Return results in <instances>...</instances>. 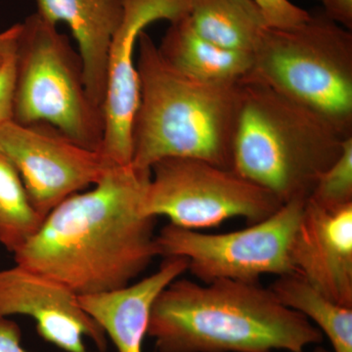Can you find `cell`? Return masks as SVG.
Wrapping results in <instances>:
<instances>
[{
  "mask_svg": "<svg viewBox=\"0 0 352 352\" xmlns=\"http://www.w3.org/2000/svg\"><path fill=\"white\" fill-rule=\"evenodd\" d=\"M150 179L151 170L115 164L94 188L51 210L38 232L14 254L16 264L78 296L129 286L160 256L157 219L142 212Z\"/></svg>",
  "mask_w": 352,
  "mask_h": 352,
  "instance_id": "obj_1",
  "label": "cell"
},
{
  "mask_svg": "<svg viewBox=\"0 0 352 352\" xmlns=\"http://www.w3.org/2000/svg\"><path fill=\"white\" fill-rule=\"evenodd\" d=\"M147 336L157 352H305L324 339L259 283L178 278L153 303Z\"/></svg>",
  "mask_w": 352,
  "mask_h": 352,
  "instance_id": "obj_2",
  "label": "cell"
},
{
  "mask_svg": "<svg viewBox=\"0 0 352 352\" xmlns=\"http://www.w3.org/2000/svg\"><path fill=\"white\" fill-rule=\"evenodd\" d=\"M138 43L140 100L132 122V166L150 170L166 157H191L232 168L241 82H204L176 71L144 31Z\"/></svg>",
  "mask_w": 352,
  "mask_h": 352,
  "instance_id": "obj_3",
  "label": "cell"
},
{
  "mask_svg": "<svg viewBox=\"0 0 352 352\" xmlns=\"http://www.w3.org/2000/svg\"><path fill=\"white\" fill-rule=\"evenodd\" d=\"M344 141L308 109L263 83L247 78L241 82L232 170L282 204L307 201L342 154Z\"/></svg>",
  "mask_w": 352,
  "mask_h": 352,
  "instance_id": "obj_4",
  "label": "cell"
},
{
  "mask_svg": "<svg viewBox=\"0 0 352 352\" xmlns=\"http://www.w3.org/2000/svg\"><path fill=\"white\" fill-rule=\"evenodd\" d=\"M352 138V32L325 15L289 29L266 28L247 76Z\"/></svg>",
  "mask_w": 352,
  "mask_h": 352,
  "instance_id": "obj_5",
  "label": "cell"
},
{
  "mask_svg": "<svg viewBox=\"0 0 352 352\" xmlns=\"http://www.w3.org/2000/svg\"><path fill=\"white\" fill-rule=\"evenodd\" d=\"M14 73V122L50 124L76 144L101 152L104 112L88 94L80 53L36 12L20 23Z\"/></svg>",
  "mask_w": 352,
  "mask_h": 352,
  "instance_id": "obj_6",
  "label": "cell"
},
{
  "mask_svg": "<svg viewBox=\"0 0 352 352\" xmlns=\"http://www.w3.org/2000/svg\"><path fill=\"white\" fill-rule=\"evenodd\" d=\"M142 203L145 217L196 230L241 217L248 224L268 219L283 204L232 168L203 160L166 157L151 166Z\"/></svg>",
  "mask_w": 352,
  "mask_h": 352,
  "instance_id": "obj_7",
  "label": "cell"
},
{
  "mask_svg": "<svg viewBox=\"0 0 352 352\" xmlns=\"http://www.w3.org/2000/svg\"><path fill=\"white\" fill-rule=\"evenodd\" d=\"M305 201L283 204L268 219L233 232L204 234L168 223L156 237L160 256L188 259V270L204 284L258 283L263 275L295 272L292 244Z\"/></svg>",
  "mask_w": 352,
  "mask_h": 352,
  "instance_id": "obj_8",
  "label": "cell"
},
{
  "mask_svg": "<svg viewBox=\"0 0 352 352\" xmlns=\"http://www.w3.org/2000/svg\"><path fill=\"white\" fill-rule=\"evenodd\" d=\"M0 153L18 171L32 205L44 219L69 196L96 184L116 164L44 122L11 120L0 124Z\"/></svg>",
  "mask_w": 352,
  "mask_h": 352,
  "instance_id": "obj_9",
  "label": "cell"
},
{
  "mask_svg": "<svg viewBox=\"0 0 352 352\" xmlns=\"http://www.w3.org/2000/svg\"><path fill=\"white\" fill-rule=\"evenodd\" d=\"M124 18L108 52L105 120L101 153L113 164H131V129L140 100L135 63L138 36L157 20L170 23L188 15L190 0H122Z\"/></svg>",
  "mask_w": 352,
  "mask_h": 352,
  "instance_id": "obj_10",
  "label": "cell"
},
{
  "mask_svg": "<svg viewBox=\"0 0 352 352\" xmlns=\"http://www.w3.org/2000/svg\"><path fill=\"white\" fill-rule=\"evenodd\" d=\"M25 315L65 352H105L107 336L64 285L23 266L0 270V318Z\"/></svg>",
  "mask_w": 352,
  "mask_h": 352,
  "instance_id": "obj_11",
  "label": "cell"
},
{
  "mask_svg": "<svg viewBox=\"0 0 352 352\" xmlns=\"http://www.w3.org/2000/svg\"><path fill=\"white\" fill-rule=\"evenodd\" d=\"M291 261L295 272L322 295L352 307V204L326 210L307 200Z\"/></svg>",
  "mask_w": 352,
  "mask_h": 352,
  "instance_id": "obj_12",
  "label": "cell"
},
{
  "mask_svg": "<svg viewBox=\"0 0 352 352\" xmlns=\"http://www.w3.org/2000/svg\"><path fill=\"white\" fill-rule=\"evenodd\" d=\"M164 258L159 270L138 283L78 296L80 307L110 338L118 352H143L153 303L166 286L188 270L187 258Z\"/></svg>",
  "mask_w": 352,
  "mask_h": 352,
  "instance_id": "obj_13",
  "label": "cell"
},
{
  "mask_svg": "<svg viewBox=\"0 0 352 352\" xmlns=\"http://www.w3.org/2000/svg\"><path fill=\"white\" fill-rule=\"evenodd\" d=\"M36 13L50 24L65 23L82 60L85 87L103 110L108 52L124 18L122 0H36Z\"/></svg>",
  "mask_w": 352,
  "mask_h": 352,
  "instance_id": "obj_14",
  "label": "cell"
},
{
  "mask_svg": "<svg viewBox=\"0 0 352 352\" xmlns=\"http://www.w3.org/2000/svg\"><path fill=\"white\" fill-rule=\"evenodd\" d=\"M157 50L176 71L204 82H240L252 68V52L210 43L193 29L188 15L170 23Z\"/></svg>",
  "mask_w": 352,
  "mask_h": 352,
  "instance_id": "obj_15",
  "label": "cell"
},
{
  "mask_svg": "<svg viewBox=\"0 0 352 352\" xmlns=\"http://www.w3.org/2000/svg\"><path fill=\"white\" fill-rule=\"evenodd\" d=\"M188 19L210 43L244 52L252 53L268 28L252 0H190Z\"/></svg>",
  "mask_w": 352,
  "mask_h": 352,
  "instance_id": "obj_16",
  "label": "cell"
},
{
  "mask_svg": "<svg viewBox=\"0 0 352 352\" xmlns=\"http://www.w3.org/2000/svg\"><path fill=\"white\" fill-rule=\"evenodd\" d=\"M270 288L282 305L316 324L333 352H352V307L329 300L296 272L278 276Z\"/></svg>",
  "mask_w": 352,
  "mask_h": 352,
  "instance_id": "obj_17",
  "label": "cell"
},
{
  "mask_svg": "<svg viewBox=\"0 0 352 352\" xmlns=\"http://www.w3.org/2000/svg\"><path fill=\"white\" fill-rule=\"evenodd\" d=\"M44 219L32 205L19 173L0 153V244L16 254L38 232Z\"/></svg>",
  "mask_w": 352,
  "mask_h": 352,
  "instance_id": "obj_18",
  "label": "cell"
},
{
  "mask_svg": "<svg viewBox=\"0 0 352 352\" xmlns=\"http://www.w3.org/2000/svg\"><path fill=\"white\" fill-rule=\"evenodd\" d=\"M308 201L326 210L352 204V138L346 139L342 154L319 177Z\"/></svg>",
  "mask_w": 352,
  "mask_h": 352,
  "instance_id": "obj_19",
  "label": "cell"
},
{
  "mask_svg": "<svg viewBox=\"0 0 352 352\" xmlns=\"http://www.w3.org/2000/svg\"><path fill=\"white\" fill-rule=\"evenodd\" d=\"M263 14L266 25L272 29H289L307 22L311 15L289 0H252Z\"/></svg>",
  "mask_w": 352,
  "mask_h": 352,
  "instance_id": "obj_20",
  "label": "cell"
},
{
  "mask_svg": "<svg viewBox=\"0 0 352 352\" xmlns=\"http://www.w3.org/2000/svg\"><path fill=\"white\" fill-rule=\"evenodd\" d=\"M14 76L13 54L0 69V124L12 120Z\"/></svg>",
  "mask_w": 352,
  "mask_h": 352,
  "instance_id": "obj_21",
  "label": "cell"
},
{
  "mask_svg": "<svg viewBox=\"0 0 352 352\" xmlns=\"http://www.w3.org/2000/svg\"><path fill=\"white\" fill-rule=\"evenodd\" d=\"M21 340L19 325L7 317L0 318V352H30L22 346Z\"/></svg>",
  "mask_w": 352,
  "mask_h": 352,
  "instance_id": "obj_22",
  "label": "cell"
},
{
  "mask_svg": "<svg viewBox=\"0 0 352 352\" xmlns=\"http://www.w3.org/2000/svg\"><path fill=\"white\" fill-rule=\"evenodd\" d=\"M325 9L324 15L342 27L352 30V0H319Z\"/></svg>",
  "mask_w": 352,
  "mask_h": 352,
  "instance_id": "obj_23",
  "label": "cell"
},
{
  "mask_svg": "<svg viewBox=\"0 0 352 352\" xmlns=\"http://www.w3.org/2000/svg\"><path fill=\"white\" fill-rule=\"evenodd\" d=\"M20 31V23L11 25L0 32V69L6 65L15 52L16 39Z\"/></svg>",
  "mask_w": 352,
  "mask_h": 352,
  "instance_id": "obj_24",
  "label": "cell"
},
{
  "mask_svg": "<svg viewBox=\"0 0 352 352\" xmlns=\"http://www.w3.org/2000/svg\"><path fill=\"white\" fill-rule=\"evenodd\" d=\"M311 352H333V351H328V349H324V347H322V346H316V347H315L314 351H312Z\"/></svg>",
  "mask_w": 352,
  "mask_h": 352,
  "instance_id": "obj_25",
  "label": "cell"
}]
</instances>
